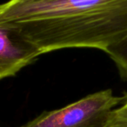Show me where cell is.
I'll list each match as a JSON object with an SVG mask.
<instances>
[{"instance_id":"6da1fadb","label":"cell","mask_w":127,"mask_h":127,"mask_svg":"<svg viewBox=\"0 0 127 127\" xmlns=\"http://www.w3.org/2000/svg\"><path fill=\"white\" fill-rule=\"evenodd\" d=\"M0 23L44 53L68 48L105 52L127 35V0H9L0 6Z\"/></svg>"},{"instance_id":"7a4b0ae2","label":"cell","mask_w":127,"mask_h":127,"mask_svg":"<svg viewBox=\"0 0 127 127\" xmlns=\"http://www.w3.org/2000/svg\"><path fill=\"white\" fill-rule=\"evenodd\" d=\"M126 95L118 97L107 89L87 95L60 109L44 111L20 127H103Z\"/></svg>"},{"instance_id":"3957f363","label":"cell","mask_w":127,"mask_h":127,"mask_svg":"<svg viewBox=\"0 0 127 127\" xmlns=\"http://www.w3.org/2000/svg\"><path fill=\"white\" fill-rule=\"evenodd\" d=\"M44 54L39 46L18 31L0 23V78L16 76L18 71Z\"/></svg>"},{"instance_id":"277c9868","label":"cell","mask_w":127,"mask_h":127,"mask_svg":"<svg viewBox=\"0 0 127 127\" xmlns=\"http://www.w3.org/2000/svg\"><path fill=\"white\" fill-rule=\"evenodd\" d=\"M105 53L115 63L120 76L124 79H127V35L110 46Z\"/></svg>"},{"instance_id":"5b68a950","label":"cell","mask_w":127,"mask_h":127,"mask_svg":"<svg viewBox=\"0 0 127 127\" xmlns=\"http://www.w3.org/2000/svg\"><path fill=\"white\" fill-rule=\"evenodd\" d=\"M103 127H127V103L125 101L110 114Z\"/></svg>"},{"instance_id":"8992f818","label":"cell","mask_w":127,"mask_h":127,"mask_svg":"<svg viewBox=\"0 0 127 127\" xmlns=\"http://www.w3.org/2000/svg\"><path fill=\"white\" fill-rule=\"evenodd\" d=\"M125 102L127 103V94H126V100H125Z\"/></svg>"}]
</instances>
